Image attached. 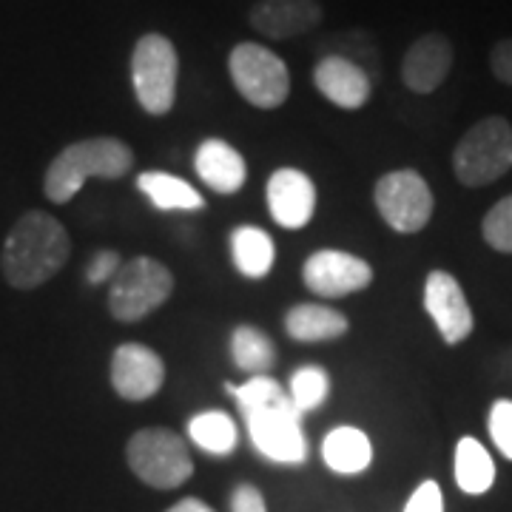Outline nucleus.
<instances>
[{
  "label": "nucleus",
  "instance_id": "obj_1",
  "mask_svg": "<svg viewBox=\"0 0 512 512\" xmlns=\"http://www.w3.org/2000/svg\"><path fill=\"white\" fill-rule=\"evenodd\" d=\"M225 393L237 399L256 453L276 464H302L308 439L302 433V413L274 376H251L245 384L225 382Z\"/></svg>",
  "mask_w": 512,
  "mask_h": 512
},
{
  "label": "nucleus",
  "instance_id": "obj_2",
  "mask_svg": "<svg viewBox=\"0 0 512 512\" xmlns=\"http://www.w3.org/2000/svg\"><path fill=\"white\" fill-rule=\"evenodd\" d=\"M72 256V237L46 211H26L12 231L3 239L0 251V271L3 279L18 288L32 291L49 282Z\"/></svg>",
  "mask_w": 512,
  "mask_h": 512
},
{
  "label": "nucleus",
  "instance_id": "obj_3",
  "mask_svg": "<svg viewBox=\"0 0 512 512\" xmlns=\"http://www.w3.org/2000/svg\"><path fill=\"white\" fill-rule=\"evenodd\" d=\"M134 165V151L120 137H89L66 146L46 168L43 194L57 205L72 202L86 180H120Z\"/></svg>",
  "mask_w": 512,
  "mask_h": 512
},
{
  "label": "nucleus",
  "instance_id": "obj_4",
  "mask_svg": "<svg viewBox=\"0 0 512 512\" xmlns=\"http://www.w3.org/2000/svg\"><path fill=\"white\" fill-rule=\"evenodd\" d=\"M177 46L160 32H148L131 52V89L140 109L151 117H163L177 103Z\"/></svg>",
  "mask_w": 512,
  "mask_h": 512
},
{
  "label": "nucleus",
  "instance_id": "obj_5",
  "mask_svg": "<svg viewBox=\"0 0 512 512\" xmlns=\"http://www.w3.org/2000/svg\"><path fill=\"white\" fill-rule=\"evenodd\" d=\"M512 168V126L504 117H484L453 148L456 180L467 188H484Z\"/></svg>",
  "mask_w": 512,
  "mask_h": 512
},
{
  "label": "nucleus",
  "instance_id": "obj_6",
  "mask_svg": "<svg viewBox=\"0 0 512 512\" xmlns=\"http://www.w3.org/2000/svg\"><path fill=\"white\" fill-rule=\"evenodd\" d=\"M174 293V274L154 256H134L120 265V271L109 282V313L134 325L148 313L163 308Z\"/></svg>",
  "mask_w": 512,
  "mask_h": 512
},
{
  "label": "nucleus",
  "instance_id": "obj_7",
  "mask_svg": "<svg viewBox=\"0 0 512 512\" xmlns=\"http://www.w3.org/2000/svg\"><path fill=\"white\" fill-rule=\"evenodd\" d=\"M131 473L154 490H177L194 476V461L183 436L165 427H143L126 444Z\"/></svg>",
  "mask_w": 512,
  "mask_h": 512
},
{
  "label": "nucleus",
  "instance_id": "obj_8",
  "mask_svg": "<svg viewBox=\"0 0 512 512\" xmlns=\"http://www.w3.org/2000/svg\"><path fill=\"white\" fill-rule=\"evenodd\" d=\"M231 83L256 109H279L291 97V72L282 57L268 46L242 40L228 57Z\"/></svg>",
  "mask_w": 512,
  "mask_h": 512
},
{
  "label": "nucleus",
  "instance_id": "obj_9",
  "mask_svg": "<svg viewBox=\"0 0 512 512\" xmlns=\"http://www.w3.org/2000/svg\"><path fill=\"white\" fill-rule=\"evenodd\" d=\"M373 202L382 220L396 231V234H419L433 220V191L427 180L413 168H399L387 171L376 180L373 188Z\"/></svg>",
  "mask_w": 512,
  "mask_h": 512
},
{
  "label": "nucleus",
  "instance_id": "obj_10",
  "mask_svg": "<svg viewBox=\"0 0 512 512\" xmlns=\"http://www.w3.org/2000/svg\"><path fill=\"white\" fill-rule=\"evenodd\" d=\"M302 282L308 285V291L322 299H342L350 293L365 291L373 282V268L362 256L339 248H322L305 259Z\"/></svg>",
  "mask_w": 512,
  "mask_h": 512
},
{
  "label": "nucleus",
  "instance_id": "obj_11",
  "mask_svg": "<svg viewBox=\"0 0 512 512\" xmlns=\"http://www.w3.org/2000/svg\"><path fill=\"white\" fill-rule=\"evenodd\" d=\"M424 311L433 319L444 345H461L473 328L476 316L464 296V288L450 271H430L424 279Z\"/></svg>",
  "mask_w": 512,
  "mask_h": 512
},
{
  "label": "nucleus",
  "instance_id": "obj_12",
  "mask_svg": "<svg viewBox=\"0 0 512 512\" xmlns=\"http://www.w3.org/2000/svg\"><path fill=\"white\" fill-rule=\"evenodd\" d=\"M111 387L126 402H146L165 384V362L157 350L126 342L111 353Z\"/></svg>",
  "mask_w": 512,
  "mask_h": 512
},
{
  "label": "nucleus",
  "instance_id": "obj_13",
  "mask_svg": "<svg viewBox=\"0 0 512 512\" xmlns=\"http://www.w3.org/2000/svg\"><path fill=\"white\" fill-rule=\"evenodd\" d=\"M325 18L319 0H256L248 23L256 35L268 40H291L313 32Z\"/></svg>",
  "mask_w": 512,
  "mask_h": 512
},
{
  "label": "nucleus",
  "instance_id": "obj_14",
  "mask_svg": "<svg viewBox=\"0 0 512 512\" xmlns=\"http://www.w3.org/2000/svg\"><path fill=\"white\" fill-rule=\"evenodd\" d=\"M268 211L276 225L299 231L313 220L316 211V185L299 168H276L265 188Z\"/></svg>",
  "mask_w": 512,
  "mask_h": 512
},
{
  "label": "nucleus",
  "instance_id": "obj_15",
  "mask_svg": "<svg viewBox=\"0 0 512 512\" xmlns=\"http://www.w3.org/2000/svg\"><path fill=\"white\" fill-rule=\"evenodd\" d=\"M313 86L336 109L356 111L373 94L370 72L342 55H322L313 69Z\"/></svg>",
  "mask_w": 512,
  "mask_h": 512
},
{
  "label": "nucleus",
  "instance_id": "obj_16",
  "mask_svg": "<svg viewBox=\"0 0 512 512\" xmlns=\"http://www.w3.org/2000/svg\"><path fill=\"white\" fill-rule=\"evenodd\" d=\"M453 43L439 32L421 35L410 43L402 60V80L413 94H433L450 77Z\"/></svg>",
  "mask_w": 512,
  "mask_h": 512
},
{
  "label": "nucleus",
  "instance_id": "obj_17",
  "mask_svg": "<svg viewBox=\"0 0 512 512\" xmlns=\"http://www.w3.org/2000/svg\"><path fill=\"white\" fill-rule=\"evenodd\" d=\"M194 171L202 183L208 185L217 194H237L239 188L248 180V165L245 157L239 154L231 143H225L220 137H208L197 146L194 154Z\"/></svg>",
  "mask_w": 512,
  "mask_h": 512
},
{
  "label": "nucleus",
  "instance_id": "obj_18",
  "mask_svg": "<svg viewBox=\"0 0 512 512\" xmlns=\"http://www.w3.org/2000/svg\"><path fill=\"white\" fill-rule=\"evenodd\" d=\"M350 330L348 316L330 305H293L285 313V333L293 342H333Z\"/></svg>",
  "mask_w": 512,
  "mask_h": 512
},
{
  "label": "nucleus",
  "instance_id": "obj_19",
  "mask_svg": "<svg viewBox=\"0 0 512 512\" xmlns=\"http://www.w3.org/2000/svg\"><path fill=\"white\" fill-rule=\"evenodd\" d=\"M322 458L339 476H359L373 461V444L359 427H336L322 441Z\"/></svg>",
  "mask_w": 512,
  "mask_h": 512
},
{
  "label": "nucleus",
  "instance_id": "obj_20",
  "mask_svg": "<svg viewBox=\"0 0 512 512\" xmlns=\"http://www.w3.org/2000/svg\"><path fill=\"white\" fill-rule=\"evenodd\" d=\"M231 256L242 276L265 279L276 262V245L268 231L256 225H239L231 231Z\"/></svg>",
  "mask_w": 512,
  "mask_h": 512
},
{
  "label": "nucleus",
  "instance_id": "obj_21",
  "mask_svg": "<svg viewBox=\"0 0 512 512\" xmlns=\"http://www.w3.org/2000/svg\"><path fill=\"white\" fill-rule=\"evenodd\" d=\"M137 188L146 194L154 208L160 211H202L205 200L194 185L168 174V171H146L137 177Z\"/></svg>",
  "mask_w": 512,
  "mask_h": 512
},
{
  "label": "nucleus",
  "instance_id": "obj_22",
  "mask_svg": "<svg viewBox=\"0 0 512 512\" xmlns=\"http://www.w3.org/2000/svg\"><path fill=\"white\" fill-rule=\"evenodd\" d=\"M456 484L467 495H484L495 484L493 456L473 436H464L456 444Z\"/></svg>",
  "mask_w": 512,
  "mask_h": 512
},
{
  "label": "nucleus",
  "instance_id": "obj_23",
  "mask_svg": "<svg viewBox=\"0 0 512 512\" xmlns=\"http://www.w3.org/2000/svg\"><path fill=\"white\" fill-rule=\"evenodd\" d=\"M188 436L208 456H231L239 444L237 421L222 410H205L188 421Z\"/></svg>",
  "mask_w": 512,
  "mask_h": 512
},
{
  "label": "nucleus",
  "instance_id": "obj_24",
  "mask_svg": "<svg viewBox=\"0 0 512 512\" xmlns=\"http://www.w3.org/2000/svg\"><path fill=\"white\" fill-rule=\"evenodd\" d=\"M231 359L248 376H262L276 365L274 339L256 325H239L231 336Z\"/></svg>",
  "mask_w": 512,
  "mask_h": 512
},
{
  "label": "nucleus",
  "instance_id": "obj_25",
  "mask_svg": "<svg viewBox=\"0 0 512 512\" xmlns=\"http://www.w3.org/2000/svg\"><path fill=\"white\" fill-rule=\"evenodd\" d=\"M288 396L291 402L296 404V410L305 416L316 407H322L325 399L330 396V376L325 367L319 365H305L299 367L291 376V384H288Z\"/></svg>",
  "mask_w": 512,
  "mask_h": 512
},
{
  "label": "nucleus",
  "instance_id": "obj_26",
  "mask_svg": "<svg viewBox=\"0 0 512 512\" xmlns=\"http://www.w3.org/2000/svg\"><path fill=\"white\" fill-rule=\"evenodd\" d=\"M481 237L498 254H512V194L510 197H501L484 214Z\"/></svg>",
  "mask_w": 512,
  "mask_h": 512
},
{
  "label": "nucleus",
  "instance_id": "obj_27",
  "mask_svg": "<svg viewBox=\"0 0 512 512\" xmlns=\"http://www.w3.org/2000/svg\"><path fill=\"white\" fill-rule=\"evenodd\" d=\"M490 439L498 447V453L512 461V399H498L490 407Z\"/></svg>",
  "mask_w": 512,
  "mask_h": 512
},
{
  "label": "nucleus",
  "instance_id": "obj_28",
  "mask_svg": "<svg viewBox=\"0 0 512 512\" xmlns=\"http://www.w3.org/2000/svg\"><path fill=\"white\" fill-rule=\"evenodd\" d=\"M120 265H123V256L117 254L114 248H100V251L89 259V265H86V282H89V285L111 282L114 274L120 271Z\"/></svg>",
  "mask_w": 512,
  "mask_h": 512
},
{
  "label": "nucleus",
  "instance_id": "obj_29",
  "mask_svg": "<svg viewBox=\"0 0 512 512\" xmlns=\"http://www.w3.org/2000/svg\"><path fill=\"white\" fill-rule=\"evenodd\" d=\"M404 512H444V495L436 481H421L416 493L410 495Z\"/></svg>",
  "mask_w": 512,
  "mask_h": 512
},
{
  "label": "nucleus",
  "instance_id": "obj_30",
  "mask_svg": "<svg viewBox=\"0 0 512 512\" xmlns=\"http://www.w3.org/2000/svg\"><path fill=\"white\" fill-rule=\"evenodd\" d=\"M490 72L495 74V80L512 86V37L498 40L490 52Z\"/></svg>",
  "mask_w": 512,
  "mask_h": 512
},
{
  "label": "nucleus",
  "instance_id": "obj_31",
  "mask_svg": "<svg viewBox=\"0 0 512 512\" xmlns=\"http://www.w3.org/2000/svg\"><path fill=\"white\" fill-rule=\"evenodd\" d=\"M231 512H268L265 495L254 484H239L231 493Z\"/></svg>",
  "mask_w": 512,
  "mask_h": 512
},
{
  "label": "nucleus",
  "instance_id": "obj_32",
  "mask_svg": "<svg viewBox=\"0 0 512 512\" xmlns=\"http://www.w3.org/2000/svg\"><path fill=\"white\" fill-rule=\"evenodd\" d=\"M165 512H214V510H211V507H208V504H205L202 498H194V495H191V498H183V501H177V504H174L171 510H165Z\"/></svg>",
  "mask_w": 512,
  "mask_h": 512
}]
</instances>
